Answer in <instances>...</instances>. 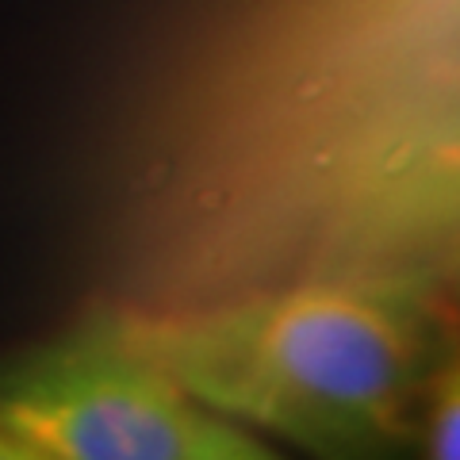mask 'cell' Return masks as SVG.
I'll return each instance as SVG.
<instances>
[{"label": "cell", "mask_w": 460, "mask_h": 460, "mask_svg": "<svg viewBox=\"0 0 460 460\" xmlns=\"http://www.w3.org/2000/svg\"><path fill=\"white\" fill-rule=\"evenodd\" d=\"M196 414L108 319L0 357V434L50 460H189Z\"/></svg>", "instance_id": "2"}, {"label": "cell", "mask_w": 460, "mask_h": 460, "mask_svg": "<svg viewBox=\"0 0 460 460\" xmlns=\"http://www.w3.org/2000/svg\"><path fill=\"white\" fill-rule=\"evenodd\" d=\"M108 323L196 407L314 460H399L441 365L438 314L414 280L314 277Z\"/></svg>", "instance_id": "1"}, {"label": "cell", "mask_w": 460, "mask_h": 460, "mask_svg": "<svg viewBox=\"0 0 460 460\" xmlns=\"http://www.w3.org/2000/svg\"><path fill=\"white\" fill-rule=\"evenodd\" d=\"M189 460H284V456L261 438H253L242 422L199 407L196 426H192Z\"/></svg>", "instance_id": "4"}, {"label": "cell", "mask_w": 460, "mask_h": 460, "mask_svg": "<svg viewBox=\"0 0 460 460\" xmlns=\"http://www.w3.org/2000/svg\"><path fill=\"white\" fill-rule=\"evenodd\" d=\"M422 453L426 460H460V380H456V357H449L434 368L422 399Z\"/></svg>", "instance_id": "3"}, {"label": "cell", "mask_w": 460, "mask_h": 460, "mask_svg": "<svg viewBox=\"0 0 460 460\" xmlns=\"http://www.w3.org/2000/svg\"><path fill=\"white\" fill-rule=\"evenodd\" d=\"M0 460H50V456H42L39 449H31V445H23L16 438L0 434Z\"/></svg>", "instance_id": "5"}]
</instances>
